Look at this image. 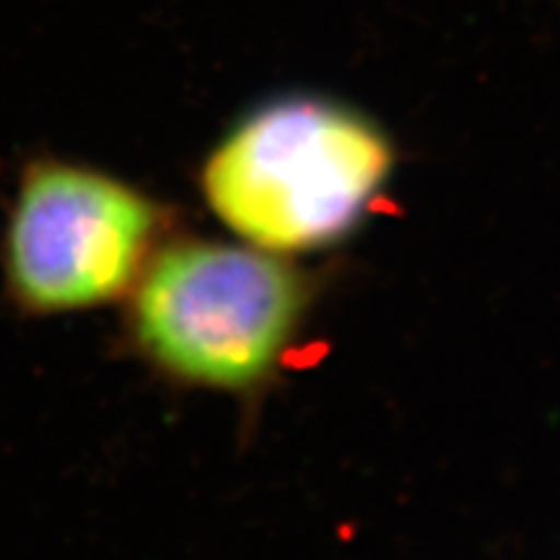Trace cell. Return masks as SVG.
<instances>
[{
  "label": "cell",
  "instance_id": "6da1fadb",
  "mask_svg": "<svg viewBox=\"0 0 560 560\" xmlns=\"http://www.w3.org/2000/svg\"><path fill=\"white\" fill-rule=\"evenodd\" d=\"M392 161L387 136L355 109L283 96L252 109L208 153L200 190L252 247L304 252L359 223Z\"/></svg>",
  "mask_w": 560,
  "mask_h": 560
},
{
  "label": "cell",
  "instance_id": "7a4b0ae2",
  "mask_svg": "<svg viewBox=\"0 0 560 560\" xmlns=\"http://www.w3.org/2000/svg\"><path fill=\"white\" fill-rule=\"evenodd\" d=\"M306 310V283L265 252L179 240L128 293L125 338L159 374L244 392L276 366Z\"/></svg>",
  "mask_w": 560,
  "mask_h": 560
},
{
  "label": "cell",
  "instance_id": "3957f363",
  "mask_svg": "<svg viewBox=\"0 0 560 560\" xmlns=\"http://www.w3.org/2000/svg\"><path fill=\"white\" fill-rule=\"evenodd\" d=\"M164 206L81 161H26L5 215L3 289L26 317H62L128 299L161 247Z\"/></svg>",
  "mask_w": 560,
  "mask_h": 560
}]
</instances>
